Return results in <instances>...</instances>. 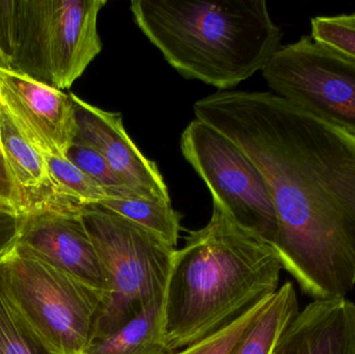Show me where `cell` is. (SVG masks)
Segmentation results:
<instances>
[{"label": "cell", "mask_w": 355, "mask_h": 354, "mask_svg": "<svg viewBox=\"0 0 355 354\" xmlns=\"http://www.w3.org/2000/svg\"><path fill=\"white\" fill-rule=\"evenodd\" d=\"M193 110L264 178L284 269L314 301L346 297L355 286V135L270 91H218Z\"/></svg>", "instance_id": "1"}, {"label": "cell", "mask_w": 355, "mask_h": 354, "mask_svg": "<svg viewBox=\"0 0 355 354\" xmlns=\"http://www.w3.org/2000/svg\"><path fill=\"white\" fill-rule=\"evenodd\" d=\"M283 269L275 247L240 228L216 204L176 249L162 305V334L180 351L234 321L277 292Z\"/></svg>", "instance_id": "2"}, {"label": "cell", "mask_w": 355, "mask_h": 354, "mask_svg": "<svg viewBox=\"0 0 355 354\" xmlns=\"http://www.w3.org/2000/svg\"><path fill=\"white\" fill-rule=\"evenodd\" d=\"M130 10L182 76L220 91L262 71L283 37L265 0H133Z\"/></svg>", "instance_id": "3"}, {"label": "cell", "mask_w": 355, "mask_h": 354, "mask_svg": "<svg viewBox=\"0 0 355 354\" xmlns=\"http://www.w3.org/2000/svg\"><path fill=\"white\" fill-rule=\"evenodd\" d=\"M107 0H0V54L10 69L67 89L99 55Z\"/></svg>", "instance_id": "4"}, {"label": "cell", "mask_w": 355, "mask_h": 354, "mask_svg": "<svg viewBox=\"0 0 355 354\" xmlns=\"http://www.w3.org/2000/svg\"><path fill=\"white\" fill-rule=\"evenodd\" d=\"M81 218L106 281L92 342L116 332L164 297L176 249L99 205L83 206Z\"/></svg>", "instance_id": "5"}, {"label": "cell", "mask_w": 355, "mask_h": 354, "mask_svg": "<svg viewBox=\"0 0 355 354\" xmlns=\"http://www.w3.org/2000/svg\"><path fill=\"white\" fill-rule=\"evenodd\" d=\"M17 240V239H16ZM0 280L17 311L51 354H83L104 297L15 241L0 253Z\"/></svg>", "instance_id": "6"}, {"label": "cell", "mask_w": 355, "mask_h": 354, "mask_svg": "<svg viewBox=\"0 0 355 354\" xmlns=\"http://www.w3.org/2000/svg\"><path fill=\"white\" fill-rule=\"evenodd\" d=\"M186 161L206 183L230 220L272 245L277 218L268 187L245 153L223 133L196 118L181 135Z\"/></svg>", "instance_id": "7"}, {"label": "cell", "mask_w": 355, "mask_h": 354, "mask_svg": "<svg viewBox=\"0 0 355 354\" xmlns=\"http://www.w3.org/2000/svg\"><path fill=\"white\" fill-rule=\"evenodd\" d=\"M275 95L355 135V60L302 37L262 70Z\"/></svg>", "instance_id": "8"}, {"label": "cell", "mask_w": 355, "mask_h": 354, "mask_svg": "<svg viewBox=\"0 0 355 354\" xmlns=\"http://www.w3.org/2000/svg\"><path fill=\"white\" fill-rule=\"evenodd\" d=\"M0 108L43 157H67L78 125L70 94L10 69L0 68Z\"/></svg>", "instance_id": "9"}, {"label": "cell", "mask_w": 355, "mask_h": 354, "mask_svg": "<svg viewBox=\"0 0 355 354\" xmlns=\"http://www.w3.org/2000/svg\"><path fill=\"white\" fill-rule=\"evenodd\" d=\"M16 241L46 263L105 297V276L81 211L20 218Z\"/></svg>", "instance_id": "10"}, {"label": "cell", "mask_w": 355, "mask_h": 354, "mask_svg": "<svg viewBox=\"0 0 355 354\" xmlns=\"http://www.w3.org/2000/svg\"><path fill=\"white\" fill-rule=\"evenodd\" d=\"M76 112L77 139L95 148L123 182L139 195L172 203L155 162L148 159L125 130L122 114L106 112L71 93Z\"/></svg>", "instance_id": "11"}, {"label": "cell", "mask_w": 355, "mask_h": 354, "mask_svg": "<svg viewBox=\"0 0 355 354\" xmlns=\"http://www.w3.org/2000/svg\"><path fill=\"white\" fill-rule=\"evenodd\" d=\"M0 141L20 204L21 216L78 213L83 206L56 182L42 156L19 133L0 108Z\"/></svg>", "instance_id": "12"}, {"label": "cell", "mask_w": 355, "mask_h": 354, "mask_svg": "<svg viewBox=\"0 0 355 354\" xmlns=\"http://www.w3.org/2000/svg\"><path fill=\"white\" fill-rule=\"evenodd\" d=\"M271 354H355V303L346 297L313 301Z\"/></svg>", "instance_id": "13"}, {"label": "cell", "mask_w": 355, "mask_h": 354, "mask_svg": "<svg viewBox=\"0 0 355 354\" xmlns=\"http://www.w3.org/2000/svg\"><path fill=\"white\" fill-rule=\"evenodd\" d=\"M164 297L147 306L116 332L92 341L83 354H172L162 334Z\"/></svg>", "instance_id": "14"}, {"label": "cell", "mask_w": 355, "mask_h": 354, "mask_svg": "<svg viewBox=\"0 0 355 354\" xmlns=\"http://www.w3.org/2000/svg\"><path fill=\"white\" fill-rule=\"evenodd\" d=\"M298 313L295 288L291 282H286L269 297L262 311L229 354L272 353L277 341Z\"/></svg>", "instance_id": "15"}, {"label": "cell", "mask_w": 355, "mask_h": 354, "mask_svg": "<svg viewBox=\"0 0 355 354\" xmlns=\"http://www.w3.org/2000/svg\"><path fill=\"white\" fill-rule=\"evenodd\" d=\"M99 206L135 222L171 247H176L181 233V215L172 207V203L146 197H112Z\"/></svg>", "instance_id": "16"}, {"label": "cell", "mask_w": 355, "mask_h": 354, "mask_svg": "<svg viewBox=\"0 0 355 354\" xmlns=\"http://www.w3.org/2000/svg\"><path fill=\"white\" fill-rule=\"evenodd\" d=\"M0 354H51L17 311L0 280Z\"/></svg>", "instance_id": "17"}, {"label": "cell", "mask_w": 355, "mask_h": 354, "mask_svg": "<svg viewBox=\"0 0 355 354\" xmlns=\"http://www.w3.org/2000/svg\"><path fill=\"white\" fill-rule=\"evenodd\" d=\"M56 182L73 200L83 206L100 205L112 199L107 191L77 168L68 157L43 156Z\"/></svg>", "instance_id": "18"}, {"label": "cell", "mask_w": 355, "mask_h": 354, "mask_svg": "<svg viewBox=\"0 0 355 354\" xmlns=\"http://www.w3.org/2000/svg\"><path fill=\"white\" fill-rule=\"evenodd\" d=\"M67 157L100 186L103 187L112 197H143L129 188L122 179L114 172L107 160L95 148L76 139L69 150Z\"/></svg>", "instance_id": "19"}, {"label": "cell", "mask_w": 355, "mask_h": 354, "mask_svg": "<svg viewBox=\"0 0 355 354\" xmlns=\"http://www.w3.org/2000/svg\"><path fill=\"white\" fill-rule=\"evenodd\" d=\"M271 295L250 306L234 321L230 322L220 330L172 354H229L254 318L262 311Z\"/></svg>", "instance_id": "20"}, {"label": "cell", "mask_w": 355, "mask_h": 354, "mask_svg": "<svg viewBox=\"0 0 355 354\" xmlns=\"http://www.w3.org/2000/svg\"><path fill=\"white\" fill-rule=\"evenodd\" d=\"M311 29L314 41L355 60V14L315 17Z\"/></svg>", "instance_id": "21"}, {"label": "cell", "mask_w": 355, "mask_h": 354, "mask_svg": "<svg viewBox=\"0 0 355 354\" xmlns=\"http://www.w3.org/2000/svg\"><path fill=\"white\" fill-rule=\"evenodd\" d=\"M0 210L20 218L21 210L18 195L10 178L6 156L0 141Z\"/></svg>", "instance_id": "22"}, {"label": "cell", "mask_w": 355, "mask_h": 354, "mask_svg": "<svg viewBox=\"0 0 355 354\" xmlns=\"http://www.w3.org/2000/svg\"><path fill=\"white\" fill-rule=\"evenodd\" d=\"M19 227L20 218L0 210V253L16 241Z\"/></svg>", "instance_id": "23"}, {"label": "cell", "mask_w": 355, "mask_h": 354, "mask_svg": "<svg viewBox=\"0 0 355 354\" xmlns=\"http://www.w3.org/2000/svg\"><path fill=\"white\" fill-rule=\"evenodd\" d=\"M0 68H4V62L2 60L1 54H0Z\"/></svg>", "instance_id": "24"}]
</instances>
